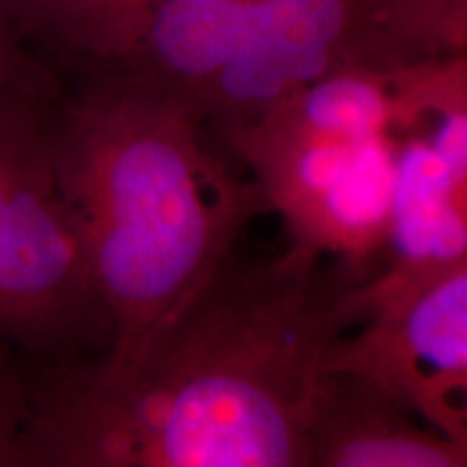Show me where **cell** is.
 Listing matches in <instances>:
<instances>
[{"instance_id": "8", "label": "cell", "mask_w": 467, "mask_h": 467, "mask_svg": "<svg viewBox=\"0 0 467 467\" xmlns=\"http://www.w3.org/2000/svg\"><path fill=\"white\" fill-rule=\"evenodd\" d=\"M309 467H465L467 443L350 370L320 368L307 413Z\"/></svg>"}, {"instance_id": "12", "label": "cell", "mask_w": 467, "mask_h": 467, "mask_svg": "<svg viewBox=\"0 0 467 467\" xmlns=\"http://www.w3.org/2000/svg\"><path fill=\"white\" fill-rule=\"evenodd\" d=\"M33 57L35 52L25 44L16 22L0 0V91L33 61Z\"/></svg>"}, {"instance_id": "4", "label": "cell", "mask_w": 467, "mask_h": 467, "mask_svg": "<svg viewBox=\"0 0 467 467\" xmlns=\"http://www.w3.org/2000/svg\"><path fill=\"white\" fill-rule=\"evenodd\" d=\"M58 74L39 55L0 91V344L31 368L107 353L113 327L55 154Z\"/></svg>"}, {"instance_id": "10", "label": "cell", "mask_w": 467, "mask_h": 467, "mask_svg": "<svg viewBox=\"0 0 467 467\" xmlns=\"http://www.w3.org/2000/svg\"><path fill=\"white\" fill-rule=\"evenodd\" d=\"M467 50V0H359L350 61L407 67Z\"/></svg>"}, {"instance_id": "1", "label": "cell", "mask_w": 467, "mask_h": 467, "mask_svg": "<svg viewBox=\"0 0 467 467\" xmlns=\"http://www.w3.org/2000/svg\"><path fill=\"white\" fill-rule=\"evenodd\" d=\"M355 282L292 243L234 249L132 358L31 368L20 467H309L314 383Z\"/></svg>"}, {"instance_id": "3", "label": "cell", "mask_w": 467, "mask_h": 467, "mask_svg": "<svg viewBox=\"0 0 467 467\" xmlns=\"http://www.w3.org/2000/svg\"><path fill=\"white\" fill-rule=\"evenodd\" d=\"M396 74L399 67L344 61L221 141L247 165L290 243L359 282L388 244Z\"/></svg>"}, {"instance_id": "11", "label": "cell", "mask_w": 467, "mask_h": 467, "mask_svg": "<svg viewBox=\"0 0 467 467\" xmlns=\"http://www.w3.org/2000/svg\"><path fill=\"white\" fill-rule=\"evenodd\" d=\"M31 405V366L0 344V467H20V440Z\"/></svg>"}, {"instance_id": "9", "label": "cell", "mask_w": 467, "mask_h": 467, "mask_svg": "<svg viewBox=\"0 0 467 467\" xmlns=\"http://www.w3.org/2000/svg\"><path fill=\"white\" fill-rule=\"evenodd\" d=\"M25 44L55 66H107L139 42L165 0H3Z\"/></svg>"}, {"instance_id": "7", "label": "cell", "mask_w": 467, "mask_h": 467, "mask_svg": "<svg viewBox=\"0 0 467 467\" xmlns=\"http://www.w3.org/2000/svg\"><path fill=\"white\" fill-rule=\"evenodd\" d=\"M385 266L467 258V55L399 67Z\"/></svg>"}, {"instance_id": "2", "label": "cell", "mask_w": 467, "mask_h": 467, "mask_svg": "<svg viewBox=\"0 0 467 467\" xmlns=\"http://www.w3.org/2000/svg\"><path fill=\"white\" fill-rule=\"evenodd\" d=\"M55 66V63H52ZM58 178L124 361L268 213L184 100L121 66H55Z\"/></svg>"}, {"instance_id": "5", "label": "cell", "mask_w": 467, "mask_h": 467, "mask_svg": "<svg viewBox=\"0 0 467 467\" xmlns=\"http://www.w3.org/2000/svg\"><path fill=\"white\" fill-rule=\"evenodd\" d=\"M359 0H165L117 63L223 141L350 61Z\"/></svg>"}, {"instance_id": "6", "label": "cell", "mask_w": 467, "mask_h": 467, "mask_svg": "<svg viewBox=\"0 0 467 467\" xmlns=\"http://www.w3.org/2000/svg\"><path fill=\"white\" fill-rule=\"evenodd\" d=\"M350 325L323 366L377 383L451 440L467 443V258L383 266L350 284Z\"/></svg>"}]
</instances>
